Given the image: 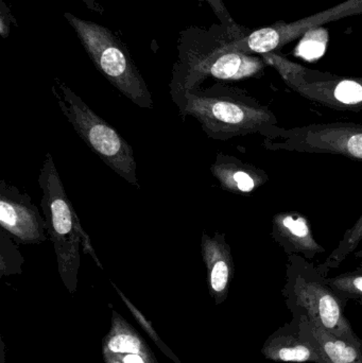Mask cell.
<instances>
[{"label":"cell","instance_id":"obj_1","mask_svg":"<svg viewBox=\"0 0 362 363\" xmlns=\"http://www.w3.org/2000/svg\"><path fill=\"white\" fill-rule=\"evenodd\" d=\"M179 115L197 119L204 133L215 140H233L239 136H263L278 125L269 106L237 87L217 84L208 89L170 91Z\"/></svg>","mask_w":362,"mask_h":363},{"label":"cell","instance_id":"obj_2","mask_svg":"<svg viewBox=\"0 0 362 363\" xmlns=\"http://www.w3.org/2000/svg\"><path fill=\"white\" fill-rule=\"evenodd\" d=\"M38 185L42 190L40 205L46 220L47 234L55 247L60 277L67 291L74 294L78 288L81 247L100 269L103 270V267L66 194L51 153H47L43 162Z\"/></svg>","mask_w":362,"mask_h":363},{"label":"cell","instance_id":"obj_3","mask_svg":"<svg viewBox=\"0 0 362 363\" xmlns=\"http://www.w3.org/2000/svg\"><path fill=\"white\" fill-rule=\"evenodd\" d=\"M179 57L172 70L170 91H188L210 78L239 81L259 77L265 64L250 53L230 50L214 32L189 28L181 33Z\"/></svg>","mask_w":362,"mask_h":363},{"label":"cell","instance_id":"obj_4","mask_svg":"<svg viewBox=\"0 0 362 363\" xmlns=\"http://www.w3.org/2000/svg\"><path fill=\"white\" fill-rule=\"evenodd\" d=\"M327 277L312 262L300 255L287 256L282 294L293 318L306 315L335 336L362 342L346 315V304L327 283Z\"/></svg>","mask_w":362,"mask_h":363},{"label":"cell","instance_id":"obj_5","mask_svg":"<svg viewBox=\"0 0 362 363\" xmlns=\"http://www.w3.org/2000/svg\"><path fill=\"white\" fill-rule=\"evenodd\" d=\"M55 82L51 89L60 110L81 140L115 174L140 189L137 163L131 145L65 83L59 79Z\"/></svg>","mask_w":362,"mask_h":363},{"label":"cell","instance_id":"obj_6","mask_svg":"<svg viewBox=\"0 0 362 363\" xmlns=\"http://www.w3.org/2000/svg\"><path fill=\"white\" fill-rule=\"evenodd\" d=\"M83 48L98 70L135 106L152 110V95L127 47L112 31L93 21L79 18L70 13L64 14Z\"/></svg>","mask_w":362,"mask_h":363},{"label":"cell","instance_id":"obj_7","mask_svg":"<svg viewBox=\"0 0 362 363\" xmlns=\"http://www.w3.org/2000/svg\"><path fill=\"white\" fill-rule=\"evenodd\" d=\"M263 146L272 152L332 155L362 162V123L351 121L310 123L266 132Z\"/></svg>","mask_w":362,"mask_h":363},{"label":"cell","instance_id":"obj_8","mask_svg":"<svg viewBox=\"0 0 362 363\" xmlns=\"http://www.w3.org/2000/svg\"><path fill=\"white\" fill-rule=\"evenodd\" d=\"M263 59L273 66L295 93L315 104L338 111H362V78H346L308 69L274 53Z\"/></svg>","mask_w":362,"mask_h":363},{"label":"cell","instance_id":"obj_9","mask_svg":"<svg viewBox=\"0 0 362 363\" xmlns=\"http://www.w3.org/2000/svg\"><path fill=\"white\" fill-rule=\"evenodd\" d=\"M358 14H362V0H348L308 18L284 25L274 23L271 27L256 30L242 38H230L229 40H225V46L239 52L270 53L323 23Z\"/></svg>","mask_w":362,"mask_h":363},{"label":"cell","instance_id":"obj_10","mask_svg":"<svg viewBox=\"0 0 362 363\" xmlns=\"http://www.w3.org/2000/svg\"><path fill=\"white\" fill-rule=\"evenodd\" d=\"M0 225L23 245L47 240L46 220L29 194L4 180L0 182Z\"/></svg>","mask_w":362,"mask_h":363},{"label":"cell","instance_id":"obj_11","mask_svg":"<svg viewBox=\"0 0 362 363\" xmlns=\"http://www.w3.org/2000/svg\"><path fill=\"white\" fill-rule=\"evenodd\" d=\"M261 353L270 362L325 363L307 325V317L293 318L268 337Z\"/></svg>","mask_w":362,"mask_h":363},{"label":"cell","instance_id":"obj_12","mask_svg":"<svg viewBox=\"0 0 362 363\" xmlns=\"http://www.w3.org/2000/svg\"><path fill=\"white\" fill-rule=\"evenodd\" d=\"M112 309L111 328L102 340L104 363H159L146 339Z\"/></svg>","mask_w":362,"mask_h":363},{"label":"cell","instance_id":"obj_13","mask_svg":"<svg viewBox=\"0 0 362 363\" xmlns=\"http://www.w3.org/2000/svg\"><path fill=\"white\" fill-rule=\"evenodd\" d=\"M201 254L210 296L215 304H223L229 296L235 273L231 245L225 233L217 232L210 236L204 230L201 237Z\"/></svg>","mask_w":362,"mask_h":363},{"label":"cell","instance_id":"obj_14","mask_svg":"<svg viewBox=\"0 0 362 363\" xmlns=\"http://www.w3.org/2000/svg\"><path fill=\"white\" fill-rule=\"evenodd\" d=\"M271 237L288 255L303 256L312 262L325 252L316 240L308 220L298 211H282L272 218Z\"/></svg>","mask_w":362,"mask_h":363},{"label":"cell","instance_id":"obj_15","mask_svg":"<svg viewBox=\"0 0 362 363\" xmlns=\"http://www.w3.org/2000/svg\"><path fill=\"white\" fill-rule=\"evenodd\" d=\"M210 172L223 189L234 194H252L269 181L265 170L222 152L217 153Z\"/></svg>","mask_w":362,"mask_h":363},{"label":"cell","instance_id":"obj_16","mask_svg":"<svg viewBox=\"0 0 362 363\" xmlns=\"http://www.w3.org/2000/svg\"><path fill=\"white\" fill-rule=\"evenodd\" d=\"M307 325L325 363H362V342L335 336L308 318Z\"/></svg>","mask_w":362,"mask_h":363},{"label":"cell","instance_id":"obj_17","mask_svg":"<svg viewBox=\"0 0 362 363\" xmlns=\"http://www.w3.org/2000/svg\"><path fill=\"white\" fill-rule=\"evenodd\" d=\"M362 241V213L357 221L344 232L340 242L333 252L329 254L324 262L319 264L318 268L325 277L329 275V271L338 268L351 254L356 252Z\"/></svg>","mask_w":362,"mask_h":363},{"label":"cell","instance_id":"obj_18","mask_svg":"<svg viewBox=\"0 0 362 363\" xmlns=\"http://www.w3.org/2000/svg\"><path fill=\"white\" fill-rule=\"evenodd\" d=\"M329 287L348 303L353 300L362 306V262L354 270L341 273L336 277H327Z\"/></svg>","mask_w":362,"mask_h":363},{"label":"cell","instance_id":"obj_19","mask_svg":"<svg viewBox=\"0 0 362 363\" xmlns=\"http://www.w3.org/2000/svg\"><path fill=\"white\" fill-rule=\"evenodd\" d=\"M25 258L18 245L6 230L0 232V277L19 275L23 273Z\"/></svg>","mask_w":362,"mask_h":363},{"label":"cell","instance_id":"obj_20","mask_svg":"<svg viewBox=\"0 0 362 363\" xmlns=\"http://www.w3.org/2000/svg\"><path fill=\"white\" fill-rule=\"evenodd\" d=\"M329 43V33L323 28H314L304 34L297 47V55L307 61L319 59L324 55Z\"/></svg>","mask_w":362,"mask_h":363},{"label":"cell","instance_id":"obj_21","mask_svg":"<svg viewBox=\"0 0 362 363\" xmlns=\"http://www.w3.org/2000/svg\"><path fill=\"white\" fill-rule=\"evenodd\" d=\"M111 284H112L113 287H114L115 290H116L118 296H120L123 302L125 303V306H127L128 308H129V311H131L134 319L138 322L140 328H142V330L147 333V335H148V336L152 339L153 342L157 345V347H159V349L161 350V351L163 352V353L165 354L168 358H170V359H171L174 363H182L180 362V359H179V358L174 355V352L170 350V347H168L167 345L164 343V341L162 340L161 337H159V335H157V333L155 332V330L153 328V325L151 324V322H149L148 320L146 319V317H145V315H142L140 311H138L137 307H136L135 305H134L133 303H132L131 301H130L129 298H128L127 296L123 294V292L121 291V290L119 289V288L117 287V286L115 285L113 281H111Z\"/></svg>","mask_w":362,"mask_h":363},{"label":"cell","instance_id":"obj_22","mask_svg":"<svg viewBox=\"0 0 362 363\" xmlns=\"http://www.w3.org/2000/svg\"><path fill=\"white\" fill-rule=\"evenodd\" d=\"M206 1L210 4L213 10L216 13L218 18L220 19L221 23H222L223 28H225V31L229 34L230 38H242L240 28L238 27V26L236 25L235 21L232 19L231 15L227 12V10L225 9V4H222V1H221V0H206Z\"/></svg>","mask_w":362,"mask_h":363},{"label":"cell","instance_id":"obj_23","mask_svg":"<svg viewBox=\"0 0 362 363\" xmlns=\"http://www.w3.org/2000/svg\"><path fill=\"white\" fill-rule=\"evenodd\" d=\"M12 21V15L10 10L6 8L4 0L1 1V13H0V33L4 38H8L10 32V23Z\"/></svg>","mask_w":362,"mask_h":363},{"label":"cell","instance_id":"obj_24","mask_svg":"<svg viewBox=\"0 0 362 363\" xmlns=\"http://www.w3.org/2000/svg\"><path fill=\"white\" fill-rule=\"evenodd\" d=\"M82 1L86 4L87 8L96 11V12L102 13L104 11L103 6L100 4L99 0H82Z\"/></svg>","mask_w":362,"mask_h":363},{"label":"cell","instance_id":"obj_25","mask_svg":"<svg viewBox=\"0 0 362 363\" xmlns=\"http://www.w3.org/2000/svg\"><path fill=\"white\" fill-rule=\"evenodd\" d=\"M354 256L357 258V259L361 260L362 262V250H359V251L355 252Z\"/></svg>","mask_w":362,"mask_h":363}]
</instances>
